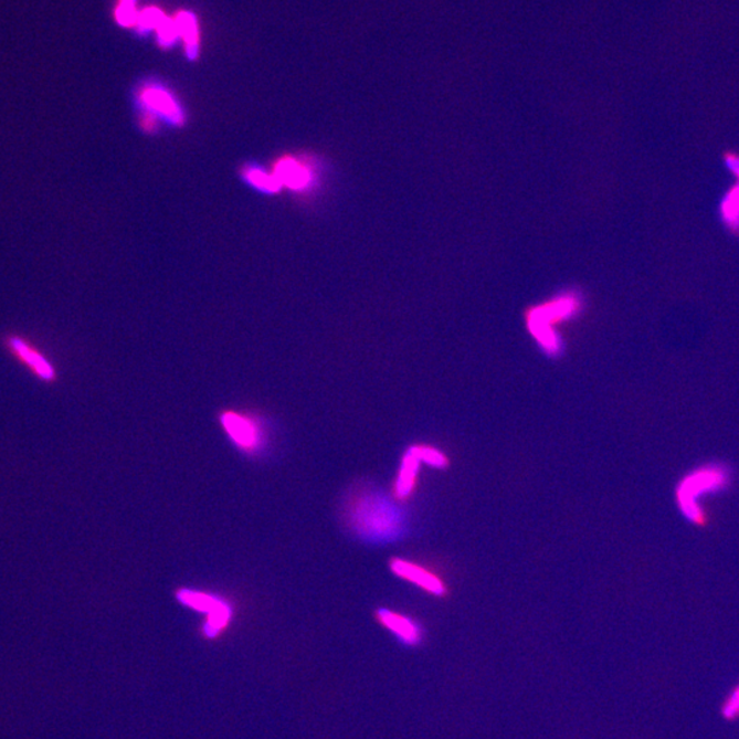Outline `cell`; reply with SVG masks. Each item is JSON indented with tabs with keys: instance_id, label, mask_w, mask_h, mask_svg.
Listing matches in <instances>:
<instances>
[{
	"instance_id": "1",
	"label": "cell",
	"mask_w": 739,
	"mask_h": 739,
	"mask_svg": "<svg viewBox=\"0 0 739 739\" xmlns=\"http://www.w3.org/2000/svg\"><path fill=\"white\" fill-rule=\"evenodd\" d=\"M347 522L362 540L376 543L397 542L409 530L398 504L376 489L355 493L347 504Z\"/></svg>"
},
{
	"instance_id": "2",
	"label": "cell",
	"mask_w": 739,
	"mask_h": 739,
	"mask_svg": "<svg viewBox=\"0 0 739 739\" xmlns=\"http://www.w3.org/2000/svg\"><path fill=\"white\" fill-rule=\"evenodd\" d=\"M583 299L578 292H564L555 299L530 308L526 315L529 334L548 358L563 355L564 342L556 326L571 323L582 313Z\"/></svg>"
},
{
	"instance_id": "3",
	"label": "cell",
	"mask_w": 739,
	"mask_h": 739,
	"mask_svg": "<svg viewBox=\"0 0 739 739\" xmlns=\"http://www.w3.org/2000/svg\"><path fill=\"white\" fill-rule=\"evenodd\" d=\"M3 347L17 362L24 366L36 380L43 383H54L59 381V371L47 358L42 349L19 334H9L3 336Z\"/></svg>"
},
{
	"instance_id": "4",
	"label": "cell",
	"mask_w": 739,
	"mask_h": 739,
	"mask_svg": "<svg viewBox=\"0 0 739 739\" xmlns=\"http://www.w3.org/2000/svg\"><path fill=\"white\" fill-rule=\"evenodd\" d=\"M220 422L229 440L244 454L255 455L265 445V431L256 418L239 411H223Z\"/></svg>"
},
{
	"instance_id": "5",
	"label": "cell",
	"mask_w": 739,
	"mask_h": 739,
	"mask_svg": "<svg viewBox=\"0 0 739 739\" xmlns=\"http://www.w3.org/2000/svg\"><path fill=\"white\" fill-rule=\"evenodd\" d=\"M389 570L394 577L411 583L433 598L443 599L448 594V587L427 567L415 563L404 558H393L389 561Z\"/></svg>"
},
{
	"instance_id": "6",
	"label": "cell",
	"mask_w": 739,
	"mask_h": 739,
	"mask_svg": "<svg viewBox=\"0 0 739 739\" xmlns=\"http://www.w3.org/2000/svg\"><path fill=\"white\" fill-rule=\"evenodd\" d=\"M376 619L401 646L416 647L425 641V629L422 624L403 612L381 606L376 611Z\"/></svg>"
},
{
	"instance_id": "7",
	"label": "cell",
	"mask_w": 739,
	"mask_h": 739,
	"mask_svg": "<svg viewBox=\"0 0 739 739\" xmlns=\"http://www.w3.org/2000/svg\"><path fill=\"white\" fill-rule=\"evenodd\" d=\"M140 102L147 108L146 113H150L157 118H163L176 126L184 125L186 114L182 112L179 102L162 87L147 85L140 91Z\"/></svg>"
},
{
	"instance_id": "8",
	"label": "cell",
	"mask_w": 739,
	"mask_h": 739,
	"mask_svg": "<svg viewBox=\"0 0 739 739\" xmlns=\"http://www.w3.org/2000/svg\"><path fill=\"white\" fill-rule=\"evenodd\" d=\"M721 486H725V474L718 468L703 469V472H697L689 475V478L684 479L678 498L686 517L692 519L693 503H695V497H697L698 493L703 490L709 493L721 488Z\"/></svg>"
},
{
	"instance_id": "9",
	"label": "cell",
	"mask_w": 739,
	"mask_h": 739,
	"mask_svg": "<svg viewBox=\"0 0 739 739\" xmlns=\"http://www.w3.org/2000/svg\"><path fill=\"white\" fill-rule=\"evenodd\" d=\"M423 463L420 456L416 455L414 445H410L401 456L400 466L397 478L393 483L394 500L404 503L410 500L416 490L418 479H420L421 468Z\"/></svg>"
},
{
	"instance_id": "10",
	"label": "cell",
	"mask_w": 739,
	"mask_h": 739,
	"mask_svg": "<svg viewBox=\"0 0 739 739\" xmlns=\"http://www.w3.org/2000/svg\"><path fill=\"white\" fill-rule=\"evenodd\" d=\"M273 173L283 187L296 192L305 191L314 181L313 169L303 160L292 157L279 159Z\"/></svg>"
},
{
	"instance_id": "11",
	"label": "cell",
	"mask_w": 739,
	"mask_h": 739,
	"mask_svg": "<svg viewBox=\"0 0 739 739\" xmlns=\"http://www.w3.org/2000/svg\"><path fill=\"white\" fill-rule=\"evenodd\" d=\"M177 599L181 604L189 606V609L205 612L211 615L228 605L226 601L214 598V595L197 592V590L181 589L177 592Z\"/></svg>"
},
{
	"instance_id": "12",
	"label": "cell",
	"mask_w": 739,
	"mask_h": 739,
	"mask_svg": "<svg viewBox=\"0 0 739 739\" xmlns=\"http://www.w3.org/2000/svg\"><path fill=\"white\" fill-rule=\"evenodd\" d=\"M243 177L251 187L257 191L265 193H278L283 189L277 176L267 173L266 170L257 168V166H246L243 170Z\"/></svg>"
},
{
	"instance_id": "13",
	"label": "cell",
	"mask_w": 739,
	"mask_h": 739,
	"mask_svg": "<svg viewBox=\"0 0 739 739\" xmlns=\"http://www.w3.org/2000/svg\"><path fill=\"white\" fill-rule=\"evenodd\" d=\"M720 217L730 232L739 234V184L732 187L721 200Z\"/></svg>"
},
{
	"instance_id": "14",
	"label": "cell",
	"mask_w": 739,
	"mask_h": 739,
	"mask_svg": "<svg viewBox=\"0 0 739 739\" xmlns=\"http://www.w3.org/2000/svg\"><path fill=\"white\" fill-rule=\"evenodd\" d=\"M177 28H179V33L182 34V38L186 39L187 43V53L189 59H197L198 55V25L194 21L193 15L188 13H182L177 19Z\"/></svg>"
},
{
	"instance_id": "15",
	"label": "cell",
	"mask_w": 739,
	"mask_h": 739,
	"mask_svg": "<svg viewBox=\"0 0 739 739\" xmlns=\"http://www.w3.org/2000/svg\"><path fill=\"white\" fill-rule=\"evenodd\" d=\"M416 455L420 456L423 466L434 469H446L450 467V457L437 446L427 444H414Z\"/></svg>"
},
{
	"instance_id": "16",
	"label": "cell",
	"mask_w": 739,
	"mask_h": 739,
	"mask_svg": "<svg viewBox=\"0 0 739 739\" xmlns=\"http://www.w3.org/2000/svg\"><path fill=\"white\" fill-rule=\"evenodd\" d=\"M117 19L119 21V24L126 27L134 25L135 22L139 20V15H137L134 0H122V2H119L117 10Z\"/></svg>"
},
{
	"instance_id": "17",
	"label": "cell",
	"mask_w": 739,
	"mask_h": 739,
	"mask_svg": "<svg viewBox=\"0 0 739 739\" xmlns=\"http://www.w3.org/2000/svg\"><path fill=\"white\" fill-rule=\"evenodd\" d=\"M159 32L160 44L170 45L175 42L177 33H179V28L175 22L169 20H163L162 24L157 28Z\"/></svg>"
},
{
	"instance_id": "18",
	"label": "cell",
	"mask_w": 739,
	"mask_h": 739,
	"mask_svg": "<svg viewBox=\"0 0 739 739\" xmlns=\"http://www.w3.org/2000/svg\"><path fill=\"white\" fill-rule=\"evenodd\" d=\"M725 715L727 718H736L739 715V686L731 693L729 700L725 704Z\"/></svg>"
},
{
	"instance_id": "19",
	"label": "cell",
	"mask_w": 739,
	"mask_h": 739,
	"mask_svg": "<svg viewBox=\"0 0 739 739\" xmlns=\"http://www.w3.org/2000/svg\"><path fill=\"white\" fill-rule=\"evenodd\" d=\"M725 162L727 166V169L731 171L732 175L737 177L738 184H739V155L735 152H727L725 157Z\"/></svg>"
}]
</instances>
